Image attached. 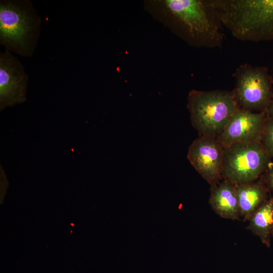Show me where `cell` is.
Masks as SVG:
<instances>
[{"instance_id": "2", "label": "cell", "mask_w": 273, "mask_h": 273, "mask_svg": "<svg viewBox=\"0 0 273 273\" xmlns=\"http://www.w3.org/2000/svg\"><path fill=\"white\" fill-rule=\"evenodd\" d=\"M41 24V18L31 1H0V43L6 50L31 57L39 40Z\"/></svg>"}, {"instance_id": "9", "label": "cell", "mask_w": 273, "mask_h": 273, "mask_svg": "<svg viewBox=\"0 0 273 273\" xmlns=\"http://www.w3.org/2000/svg\"><path fill=\"white\" fill-rule=\"evenodd\" d=\"M266 117V111L254 113L238 107L217 139L223 148L237 143L261 142Z\"/></svg>"}, {"instance_id": "7", "label": "cell", "mask_w": 273, "mask_h": 273, "mask_svg": "<svg viewBox=\"0 0 273 273\" xmlns=\"http://www.w3.org/2000/svg\"><path fill=\"white\" fill-rule=\"evenodd\" d=\"M28 76L21 62L8 51L0 53V110L26 100Z\"/></svg>"}, {"instance_id": "13", "label": "cell", "mask_w": 273, "mask_h": 273, "mask_svg": "<svg viewBox=\"0 0 273 273\" xmlns=\"http://www.w3.org/2000/svg\"><path fill=\"white\" fill-rule=\"evenodd\" d=\"M261 142L269 157H273V118L267 116Z\"/></svg>"}, {"instance_id": "12", "label": "cell", "mask_w": 273, "mask_h": 273, "mask_svg": "<svg viewBox=\"0 0 273 273\" xmlns=\"http://www.w3.org/2000/svg\"><path fill=\"white\" fill-rule=\"evenodd\" d=\"M247 229L259 237L267 247L270 246L273 223V196L268 198L251 215Z\"/></svg>"}, {"instance_id": "6", "label": "cell", "mask_w": 273, "mask_h": 273, "mask_svg": "<svg viewBox=\"0 0 273 273\" xmlns=\"http://www.w3.org/2000/svg\"><path fill=\"white\" fill-rule=\"evenodd\" d=\"M236 85L233 91L238 107L248 111H266L273 96V78L264 66L245 63L233 74Z\"/></svg>"}, {"instance_id": "1", "label": "cell", "mask_w": 273, "mask_h": 273, "mask_svg": "<svg viewBox=\"0 0 273 273\" xmlns=\"http://www.w3.org/2000/svg\"><path fill=\"white\" fill-rule=\"evenodd\" d=\"M221 25L238 39L273 40V0H209Z\"/></svg>"}, {"instance_id": "8", "label": "cell", "mask_w": 273, "mask_h": 273, "mask_svg": "<svg viewBox=\"0 0 273 273\" xmlns=\"http://www.w3.org/2000/svg\"><path fill=\"white\" fill-rule=\"evenodd\" d=\"M223 148L217 138L204 136H199L189 148L188 159L211 186L222 177Z\"/></svg>"}, {"instance_id": "5", "label": "cell", "mask_w": 273, "mask_h": 273, "mask_svg": "<svg viewBox=\"0 0 273 273\" xmlns=\"http://www.w3.org/2000/svg\"><path fill=\"white\" fill-rule=\"evenodd\" d=\"M269 157L261 142L224 147L222 177L234 185L255 181L268 167Z\"/></svg>"}, {"instance_id": "14", "label": "cell", "mask_w": 273, "mask_h": 273, "mask_svg": "<svg viewBox=\"0 0 273 273\" xmlns=\"http://www.w3.org/2000/svg\"><path fill=\"white\" fill-rule=\"evenodd\" d=\"M267 168L265 176V186L268 190H269L273 193V165Z\"/></svg>"}, {"instance_id": "4", "label": "cell", "mask_w": 273, "mask_h": 273, "mask_svg": "<svg viewBox=\"0 0 273 273\" xmlns=\"http://www.w3.org/2000/svg\"><path fill=\"white\" fill-rule=\"evenodd\" d=\"M165 6L186 34L199 47H221V25L208 1L166 0Z\"/></svg>"}, {"instance_id": "16", "label": "cell", "mask_w": 273, "mask_h": 273, "mask_svg": "<svg viewBox=\"0 0 273 273\" xmlns=\"http://www.w3.org/2000/svg\"><path fill=\"white\" fill-rule=\"evenodd\" d=\"M271 236L273 238V223H272V227H271Z\"/></svg>"}, {"instance_id": "10", "label": "cell", "mask_w": 273, "mask_h": 273, "mask_svg": "<svg viewBox=\"0 0 273 273\" xmlns=\"http://www.w3.org/2000/svg\"><path fill=\"white\" fill-rule=\"evenodd\" d=\"M209 203L212 210L222 218H240L235 185L228 180L211 186Z\"/></svg>"}, {"instance_id": "3", "label": "cell", "mask_w": 273, "mask_h": 273, "mask_svg": "<svg viewBox=\"0 0 273 273\" xmlns=\"http://www.w3.org/2000/svg\"><path fill=\"white\" fill-rule=\"evenodd\" d=\"M238 107L233 91L193 90L188 96L191 120L199 136L218 137Z\"/></svg>"}, {"instance_id": "15", "label": "cell", "mask_w": 273, "mask_h": 273, "mask_svg": "<svg viewBox=\"0 0 273 273\" xmlns=\"http://www.w3.org/2000/svg\"><path fill=\"white\" fill-rule=\"evenodd\" d=\"M266 112L268 117L273 118V96L266 110Z\"/></svg>"}, {"instance_id": "11", "label": "cell", "mask_w": 273, "mask_h": 273, "mask_svg": "<svg viewBox=\"0 0 273 273\" xmlns=\"http://www.w3.org/2000/svg\"><path fill=\"white\" fill-rule=\"evenodd\" d=\"M240 217L249 219L268 198V190L261 181L235 185Z\"/></svg>"}]
</instances>
